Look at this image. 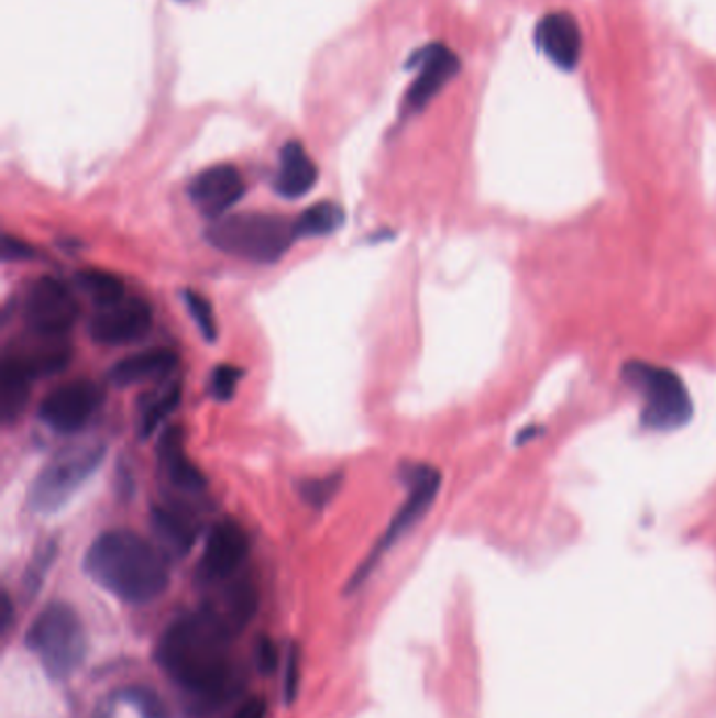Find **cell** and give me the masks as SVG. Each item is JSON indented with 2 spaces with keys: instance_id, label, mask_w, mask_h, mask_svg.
Instances as JSON below:
<instances>
[{
  "instance_id": "ba28073f",
  "label": "cell",
  "mask_w": 716,
  "mask_h": 718,
  "mask_svg": "<svg viewBox=\"0 0 716 718\" xmlns=\"http://www.w3.org/2000/svg\"><path fill=\"white\" fill-rule=\"evenodd\" d=\"M23 320L32 334L66 339L78 320V301L62 279H34L23 297Z\"/></svg>"
},
{
  "instance_id": "83f0119b",
  "label": "cell",
  "mask_w": 716,
  "mask_h": 718,
  "mask_svg": "<svg viewBox=\"0 0 716 718\" xmlns=\"http://www.w3.org/2000/svg\"><path fill=\"white\" fill-rule=\"evenodd\" d=\"M240 380H242L240 368L230 366V364H221L212 371V376H210V395L219 401H230L238 391Z\"/></svg>"
},
{
  "instance_id": "277c9868",
  "label": "cell",
  "mask_w": 716,
  "mask_h": 718,
  "mask_svg": "<svg viewBox=\"0 0 716 718\" xmlns=\"http://www.w3.org/2000/svg\"><path fill=\"white\" fill-rule=\"evenodd\" d=\"M623 380L643 399L641 427L647 431H676L692 420V395L676 372L628 360L623 366Z\"/></svg>"
},
{
  "instance_id": "8fae6325",
  "label": "cell",
  "mask_w": 716,
  "mask_h": 718,
  "mask_svg": "<svg viewBox=\"0 0 716 718\" xmlns=\"http://www.w3.org/2000/svg\"><path fill=\"white\" fill-rule=\"evenodd\" d=\"M249 553V533L240 523L223 519L208 533L202 559L198 563V578L205 584H223L235 578Z\"/></svg>"
},
{
  "instance_id": "2e32d148",
  "label": "cell",
  "mask_w": 716,
  "mask_h": 718,
  "mask_svg": "<svg viewBox=\"0 0 716 718\" xmlns=\"http://www.w3.org/2000/svg\"><path fill=\"white\" fill-rule=\"evenodd\" d=\"M318 184V166L299 141H288L279 150L274 189L286 200H299Z\"/></svg>"
},
{
  "instance_id": "d4e9b609",
  "label": "cell",
  "mask_w": 716,
  "mask_h": 718,
  "mask_svg": "<svg viewBox=\"0 0 716 718\" xmlns=\"http://www.w3.org/2000/svg\"><path fill=\"white\" fill-rule=\"evenodd\" d=\"M184 301L194 324L198 325L200 334L207 339L208 343H214L217 334H219V328H217V320H214L210 301L205 295H200L196 290H184Z\"/></svg>"
},
{
  "instance_id": "7402d4cb",
  "label": "cell",
  "mask_w": 716,
  "mask_h": 718,
  "mask_svg": "<svg viewBox=\"0 0 716 718\" xmlns=\"http://www.w3.org/2000/svg\"><path fill=\"white\" fill-rule=\"evenodd\" d=\"M345 223V212L334 202H318L295 219L297 238H323L341 230Z\"/></svg>"
},
{
  "instance_id": "7a4b0ae2",
  "label": "cell",
  "mask_w": 716,
  "mask_h": 718,
  "mask_svg": "<svg viewBox=\"0 0 716 718\" xmlns=\"http://www.w3.org/2000/svg\"><path fill=\"white\" fill-rule=\"evenodd\" d=\"M82 565L103 590L133 605L156 601L170 582L164 551L131 530L99 533Z\"/></svg>"
},
{
  "instance_id": "f546056e",
  "label": "cell",
  "mask_w": 716,
  "mask_h": 718,
  "mask_svg": "<svg viewBox=\"0 0 716 718\" xmlns=\"http://www.w3.org/2000/svg\"><path fill=\"white\" fill-rule=\"evenodd\" d=\"M277 655L276 643L269 639V637H261L256 641V648H254V662H256V669L261 674H274L277 669Z\"/></svg>"
},
{
  "instance_id": "cb8c5ba5",
  "label": "cell",
  "mask_w": 716,
  "mask_h": 718,
  "mask_svg": "<svg viewBox=\"0 0 716 718\" xmlns=\"http://www.w3.org/2000/svg\"><path fill=\"white\" fill-rule=\"evenodd\" d=\"M343 486V473H328L322 477H307L299 484L300 500L311 509L328 507Z\"/></svg>"
},
{
  "instance_id": "1f68e13d",
  "label": "cell",
  "mask_w": 716,
  "mask_h": 718,
  "mask_svg": "<svg viewBox=\"0 0 716 718\" xmlns=\"http://www.w3.org/2000/svg\"><path fill=\"white\" fill-rule=\"evenodd\" d=\"M265 713H267V708H265L263 697H253L240 706V710L233 718H265Z\"/></svg>"
},
{
  "instance_id": "603a6c76",
  "label": "cell",
  "mask_w": 716,
  "mask_h": 718,
  "mask_svg": "<svg viewBox=\"0 0 716 718\" xmlns=\"http://www.w3.org/2000/svg\"><path fill=\"white\" fill-rule=\"evenodd\" d=\"M76 281H78L80 290L95 302V307H101V305L126 297L124 281L120 279V276H115L112 272H106V269L78 272Z\"/></svg>"
},
{
  "instance_id": "6da1fadb",
  "label": "cell",
  "mask_w": 716,
  "mask_h": 718,
  "mask_svg": "<svg viewBox=\"0 0 716 718\" xmlns=\"http://www.w3.org/2000/svg\"><path fill=\"white\" fill-rule=\"evenodd\" d=\"M231 641L230 630L207 607H200L162 632L156 660L200 706H214L228 702L238 687Z\"/></svg>"
},
{
  "instance_id": "9c48e42d",
  "label": "cell",
  "mask_w": 716,
  "mask_h": 718,
  "mask_svg": "<svg viewBox=\"0 0 716 718\" xmlns=\"http://www.w3.org/2000/svg\"><path fill=\"white\" fill-rule=\"evenodd\" d=\"M103 406V391L92 380H69L55 387L38 406V418L59 435L82 431Z\"/></svg>"
},
{
  "instance_id": "4fadbf2b",
  "label": "cell",
  "mask_w": 716,
  "mask_h": 718,
  "mask_svg": "<svg viewBox=\"0 0 716 718\" xmlns=\"http://www.w3.org/2000/svg\"><path fill=\"white\" fill-rule=\"evenodd\" d=\"M410 68H418L415 85L406 95V110L420 112L461 70V59L445 45H429L416 51Z\"/></svg>"
},
{
  "instance_id": "3957f363",
  "label": "cell",
  "mask_w": 716,
  "mask_h": 718,
  "mask_svg": "<svg viewBox=\"0 0 716 718\" xmlns=\"http://www.w3.org/2000/svg\"><path fill=\"white\" fill-rule=\"evenodd\" d=\"M208 244L225 255L269 265L286 255L297 240L295 221L269 212H240L214 219Z\"/></svg>"
},
{
  "instance_id": "5b68a950",
  "label": "cell",
  "mask_w": 716,
  "mask_h": 718,
  "mask_svg": "<svg viewBox=\"0 0 716 718\" xmlns=\"http://www.w3.org/2000/svg\"><path fill=\"white\" fill-rule=\"evenodd\" d=\"M25 645L41 660L48 676L62 681L87 658V630L68 603H51L25 632Z\"/></svg>"
},
{
  "instance_id": "9a60e30c",
  "label": "cell",
  "mask_w": 716,
  "mask_h": 718,
  "mask_svg": "<svg viewBox=\"0 0 716 718\" xmlns=\"http://www.w3.org/2000/svg\"><path fill=\"white\" fill-rule=\"evenodd\" d=\"M158 459H161L162 471L168 479V484L189 494H202L207 489V477L205 473L189 461L184 445V431L179 427H170L162 433L158 443Z\"/></svg>"
},
{
  "instance_id": "ac0fdd59",
  "label": "cell",
  "mask_w": 716,
  "mask_h": 718,
  "mask_svg": "<svg viewBox=\"0 0 716 718\" xmlns=\"http://www.w3.org/2000/svg\"><path fill=\"white\" fill-rule=\"evenodd\" d=\"M202 607H207L208 611L235 637L253 620L256 611V588L251 579H228L223 582L219 595L205 603Z\"/></svg>"
},
{
  "instance_id": "5bb4252c",
  "label": "cell",
  "mask_w": 716,
  "mask_h": 718,
  "mask_svg": "<svg viewBox=\"0 0 716 718\" xmlns=\"http://www.w3.org/2000/svg\"><path fill=\"white\" fill-rule=\"evenodd\" d=\"M536 45L561 70H574L582 57V30L568 11L547 13L536 25Z\"/></svg>"
},
{
  "instance_id": "d6a6232c",
  "label": "cell",
  "mask_w": 716,
  "mask_h": 718,
  "mask_svg": "<svg viewBox=\"0 0 716 718\" xmlns=\"http://www.w3.org/2000/svg\"><path fill=\"white\" fill-rule=\"evenodd\" d=\"M11 618H13V603H11L9 595H4L2 597V614H0V626H2V630H7L11 626Z\"/></svg>"
},
{
  "instance_id": "4316f807",
  "label": "cell",
  "mask_w": 716,
  "mask_h": 718,
  "mask_svg": "<svg viewBox=\"0 0 716 718\" xmlns=\"http://www.w3.org/2000/svg\"><path fill=\"white\" fill-rule=\"evenodd\" d=\"M57 556V544L55 542H45L34 556H32V563L27 565V572H25V578H23V586L30 595H36L43 579H45L46 572L51 570L53 561Z\"/></svg>"
},
{
  "instance_id": "7c38bea8",
  "label": "cell",
  "mask_w": 716,
  "mask_h": 718,
  "mask_svg": "<svg viewBox=\"0 0 716 718\" xmlns=\"http://www.w3.org/2000/svg\"><path fill=\"white\" fill-rule=\"evenodd\" d=\"M246 191L242 173L231 164H214L198 173L187 187L191 205L208 219H221Z\"/></svg>"
},
{
  "instance_id": "d6986e66",
  "label": "cell",
  "mask_w": 716,
  "mask_h": 718,
  "mask_svg": "<svg viewBox=\"0 0 716 718\" xmlns=\"http://www.w3.org/2000/svg\"><path fill=\"white\" fill-rule=\"evenodd\" d=\"M152 528L161 542L162 551L168 555L184 556L191 551L198 538L194 517L177 507H154Z\"/></svg>"
},
{
  "instance_id": "8992f818",
  "label": "cell",
  "mask_w": 716,
  "mask_h": 718,
  "mask_svg": "<svg viewBox=\"0 0 716 718\" xmlns=\"http://www.w3.org/2000/svg\"><path fill=\"white\" fill-rule=\"evenodd\" d=\"M106 459V443L91 441L59 450L30 487V509L41 515L66 507L74 494L85 486Z\"/></svg>"
},
{
  "instance_id": "484cf974",
  "label": "cell",
  "mask_w": 716,
  "mask_h": 718,
  "mask_svg": "<svg viewBox=\"0 0 716 718\" xmlns=\"http://www.w3.org/2000/svg\"><path fill=\"white\" fill-rule=\"evenodd\" d=\"M120 697L126 704H131L137 710L139 717L141 718H170L166 702L154 689H150V687H143V685L129 687V689H124L120 694Z\"/></svg>"
},
{
  "instance_id": "4dcf8cb0",
  "label": "cell",
  "mask_w": 716,
  "mask_h": 718,
  "mask_svg": "<svg viewBox=\"0 0 716 718\" xmlns=\"http://www.w3.org/2000/svg\"><path fill=\"white\" fill-rule=\"evenodd\" d=\"M34 255H36V251L22 238H15V235H4L2 238V258L7 263L30 261V258H34Z\"/></svg>"
},
{
  "instance_id": "836d02e7",
  "label": "cell",
  "mask_w": 716,
  "mask_h": 718,
  "mask_svg": "<svg viewBox=\"0 0 716 718\" xmlns=\"http://www.w3.org/2000/svg\"><path fill=\"white\" fill-rule=\"evenodd\" d=\"M542 431H544V429H542L540 424H531V427L524 429V431L517 435V443H519V445H524L526 441L533 440V438H536V435H540Z\"/></svg>"
},
{
  "instance_id": "f1b7e54d",
  "label": "cell",
  "mask_w": 716,
  "mask_h": 718,
  "mask_svg": "<svg viewBox=\"0 0 716 718\" xmlns=\"http://www.w3.org/2000/svg\"><path fill=\"white\" fill-rule=\"evenodd\" d=\"M300 653L297 645H290L286 653V671H284V702L290 706L299 692Z\"/></svg>"
},
{
  "instance_id": "30bf717a",
  "label": "cell",
  "mask_w": 716,
  "mask_h": 718,
  "mask_svg": "<svg viewBox=\"0 0 716 718\" xmlns=\"http://www.w3.org/2000/svg\"><path fill=\"white\" fill-rule=\"evenodd\" d=\"M154 324L152 307L139 297H122L95 309L89 334L92 341L108 347L133 345L145 339Z\"/></svg>"
},
{
  "instance_id": "ffe728a7",
  "label": "cell",
  "mask_w": 716,
  "mask_h": 718,
  "mask_svg": "<svg viewBox=\"0 0 716 718\" xmlns=\"http://www.w3.org/2000/svg\"><path fill=\"white\" fill-rule=\"evenodd\" d=\"M34 376L25 371L15 355H7L0 371V410L4 422H13L20 417L30 399Z\"/></svg>"
},
{
  "instance_id": "52a82bcc",
  "label": "cell",
  "mask_w": 716,
  "mask_h": 718,
  "mask_svg": "<svg viewBox=\"0 0 716 718\" xmlns=\"http://www.w3.org/2000/svg\"><path fill=\"white\" fill-rule=\"evenodd\" d=\"M401 482L408 487L406 502L393 515L392 523L383 533V538L376 542V546L366 556V561L349 579V590L360 588V584L368 578L372 570L376 567V563L381 561V556L385 555L399 538H404L406 533L410 532L433 507L439 487H441V473L431 464H406L401 471Z\"/></svg>"
},
{
  "instance_id": "e0dca14e",
  "label": "cell",
  "mask_w": 716,
  "mask_h": 718,
  "mask_svg": "<svg viewBox=\"0 0 716 718\" xmlns=\"http://www.w3.org/2000/svg\"><path fill=\"white\" fill-rule=\"evenodd\" d=\"M177 364L179 357L170 349H145L120 360L108 376L115 387H133L143 383L168 380Z\"/></svg>"
},
{
  "instance_id": "44dd1931",
  "label": "cell",
  "mask_w": 716,
  "mask_h": 718,
  "mask_svg": "<svg viewBox=\"0 0 716 718\" xmlns=\"http://www.w3.org/2000/svg\"><path fill=\"white\" fill-rule=\"evenodd\" d=\"M181 401V385L175 380H164L158 389L150 391L139 401V433L141 438H150L166 418L175 412Z\"/></svg>"
}]
</instances>
